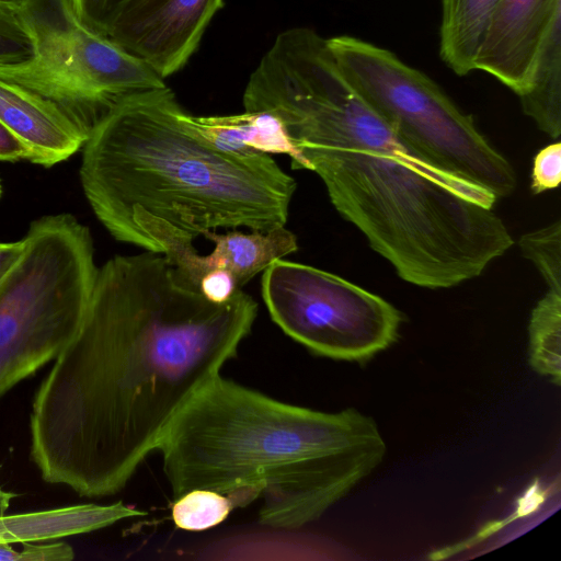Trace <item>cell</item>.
<instances>
[{
    "instance_id": "cell-18",
    "label": "cell",
    "mask_w": 561,
    "mask_h": 561,
    "mask_svg": "<svg viewBox=\"0 0 561 561\" xmlns=\"http://www.w3.org/2000/svg\"><path fill=\"white\" fill-rule=\"evenodd\" d=\"M233 508L227 495L213 490L194 489L174 499L171 515L178 528L202 531L221 524Z\"/></svg>"
},
{
    "instance_id": "cell-23",
    "label": "cell",
    "mask_w": 561,
    "mask_h": 561,
    "mask_svg": "<svg viewBox=\"0 0 561 561\" xmlns=\"http://www.w3.org/2000/svg\"><path fill=\"white\" fill-rule=\"evenodd\" d=\"M197 288L206 299L215 304L228 301L241 289L229 271L219 268L206 272L198 280Z\"/></svg>"
},
{
    "instance_id": "cell-27",
    "label": "cell",
    "mask_w": 561,
    "mask_h": 561,
    "mask_svg": "<svg viewBox=\"0 0 561 561\" xmlns=\"http://www.w3.org/2000/svg\"><path fill=\"white\" fill-rule=\"evenodd\" d=\"M2 192H3V187H2V182H1V179H0V198L2 196Z\"/></svg>"
},
{
    "instance_id": "cell-8",
    "label": "cell",
    "mask_w": 561,
    "mask_h": 561,
    "mask_svg": "<svg viewBox=\"0 0 561 561\" xmlns=\"http://www.w3.org/2000/svg\"><path fill=\"white\" fill-rule=\"evenodd\" d=\"M272 320L311 353L367 362L399 336L401 312L383 298L317 267L275 260L261 279Z\"/></svg>"
},
{
    "instance_id": "cell-1",
    "label": "cell",
    "mask_w": 561,
    "mask_h": 561,
    "mask_svg": "<svg viewBox=\"0 0 561 561\" xmlns=\"http://www.w3.org/2000/svg\"><path fill=\"white\" fill-rule=\"evenodd\" d=\"M257 308L241 289L209 301L161 253L108 259L32 402L42 479L85 497L121 492L174 415L237 356Z\"/></svg>"
},
{
    "instance_id": "cell-20",
    "label": "cell",
    "mask_w": 561,
    "mask_h": 561,
    "mask_svg": "<svg viewBox=\"0 0 561 561\" xmlns=\"http://www.w3.org/2000/svg\"><path fill=\"white\" fill-rule=\"evenodd\" d=\"M33 55V39L16 1L0 0V66L25 62Z\"/></svg>"
},
{
    "instance_id": "cell-21",
    "label": "cell",
    "mask_w": 561,
    "mask_h": 561,
    "mask_svg": "<svg viewBox=\"0 0 561 561\" xmlns=\"http://www.w3.org/2000/svg\"><path fill=\"white\" fill-rule=\"evenodd\" d=\"M561 181V144L541 149L534 159L530 188L534 194L554 190Z\"/></svg>"
},
{
    "instance_id": "cell-10",
    "label": "cell",
    "mask_w": 561,
    "mask_h": 561,
    "mask_svg": "<svg viewBox=\"0 0 561 561\" xmlns=\"http://www.w3.org/2000/svg\"><path fill=\"white\" fill-rule=\"evenodd\" d=\"M560 22L561 0H500L476 70L493 76L520 96L529 88L539 50Z\"/></svg>"
},
{
    "instance_id": "cell-4",
    "label": "cell",
    "mask_w": 561,
    "mask_h": 561,
    "mask_svg": "<svg viewBox=\"0 0 561 561\" xmlns=\"http://www.w3.org/2000/svg\"><path fill=\"white\" fill-rule=\"evenodd\" d=\"M183 111L167 87L124 102L90 133L80 182L108 233L150 251L159 234L193 242L286 226L295 179L270 154L216 149L184 126Z\"/></svg>"
},
{
    "instance_id": "cell-11",
    "label": "cell",
    "mask_w": 561,
    "mask_h": 561,
    "mask_svg": "<svg viewBox=\"0 0 561 561\" xmlns=\"http://www.w3.org/2000/svg\"><path fill=\"white\" fill-rule=\"evenodd\" d=\"M204 237L215 243L207 254H201L192 241L164 234L152 239L151 252L163 254L195 287L206 272L219 268L229 271L242 288L272 262L298 249L296 234L285 226L266 232L210 231Z\"/></svg>"
},
{
    "instance_id": "cell-6",
    "label": "cell",
    "mask_w": 561,
    "mask_h": 561,
    "mask_svg": "<svg viewBox=\"0 0 561 561\" xmlns=\"http://www.w3.org/2000/svg\"><path fill=\"white\" fill-rule=\"evenodd\" d=\"M328 43L351 84L417 157L496 199L514 191L511 163L431 78L360 38L341 35Z\"/></svg>"
},
{
    "instance_id": "cell-16",
    "label": "cell",
    "mask_w": 561,
    "mask_h": 561,
    "mask_svg": "<svg viewBox=\"0 0 561 561\" xmlns=\"http://www.w3.org/2000/svg\"><path fill=\"white\" fill-rule=\"evenodd\" d=\"M523 112L552 138L561 134V22L539 50L528 90L519 96Z\"/></svg>"
},
{
    "instance_id": "cell-5",
    "label": "cell",
    "mask_w": 561,
    "mask_h": 561,
    "mask_svg": "<svg viewBox=\"0 0 561 561\" xmlns=\"http://www.w3.org/2000/svg\"><path fill=\"white\" fill-rule=\"evenodd\" d=\"M0 282V397L54 360L78 331L99 267L89 227L73 215L28 226Z\"/></svg>"
},
{
    "instance_id": "cell-26",
    "label": "cell",
    "mask_w": 561,
    "mask_h": 561,
    "mask_svg": "<svg viewBox=\"0 0 561 561\" xmlns=\"http://www.w3.org/2000/svg\"><path fill=\"white\" fill-rule=\"evenodd\" d=\"M16 496V494L11 491L5 490L0 485V516L7 514L12 500Z\"/></svg>"
},
{
    "instance_id": "cell-17",
    "label": "cell",
    "mask_w": 561,
    "mask_h": 561,
    "mask_svg": "<svg viewBox=\"0 0 561 561\" xmlns=\"http://www.w3.org/2000/svg\"><path fill=\"white\" fill-rule=\"evenodd\" d=\"M529 363L539 375L561 385V294L548 290L531 311Z\"/></svg>"
},
{
    "instance_id": "cell-2",
    "label": "cell",
    "mask_w": 561,
    "mask_h": 561,
    "mask_svg": "<svg viewBox=\"0 0 561 561\" xmlns=\"http://www.w3.org/2000/svg\"><path fill=\"white\" fill-rule=\"evenodd\" d=\"M243 106L284 123L335 209L403 280L451 287L513 245L492 209L495 196L410 150L314 30L278 34L250 76Z\"/></svg>"
},
{
    "instance_id": "cell-13",
    "label": "cell",
    "mask_w": 561,
    "mask_h": 561,
    "mask_svg": "<svg viewBox=\"0 0 561 561\" xmlns=\"http://www.w3.org/2000/svg\"><path fill=\"white\" fill-rule=\"evenodd\" d=\"M181 119L191 133L218 150L238 156L286 154L291 169L310 171L284 123L272 113L244 111L234 115L194 116L183 111Z\"/></svg>"
},
{
    "instance_id": "cell-12",
    "label": "cell",
    "mask_w": 561,
    "mask_h": 561,
    "mask_svg": "<svg viewBox=\"0 0 561 561\" xmlns=\"http://www.w3.org/2000/svg\"><path fill=\"white\" fill-rule=\"evenodd\" d=\"M0 123L25 146L27 161L44 168L66 161L82 149L88 139L53 102L2 78Z\"/></svg>"
},
{
    "instance_id": "cell-25",
    "label": "cell",
    "mask_w": 561,
    "mask_h": 561,
    "mask_svg": "<svg viewBox=\"0 0 561 561\" xmlns=\"http://www.w3.org/2000/svg\"><path fill=\"white\" fill-rule=\"evenodd\" d=\"M23 238L16 241H0V282L21 256Z\"/></svg>"
},
{
    "instance_id": "cell-9",
    "label": "cell",
    "mask_w": 561,
    "mask_h": 561,
    "mask_svg": "<svg viewBox=\"0 0 561 561\" xmlns=\"http://www.w3.org/2000/svg\"><path fill=\"white\" fill-rule=\"evenodd\" d=\"M222 4L224 0H127L105 36L165 79L188 61Z\"/></svg>"
},
{
    "instance_id": "cell-3",
    "label": "cell",
    "mask_w": 561,
    "mask_h": 561,
    "mask_svg": "<svg viewBox=\"0 0 561 561\" xmlns=\"http://www.w3.org/2000/svg\"><path fill=\"white\" fill-rule=\"evenodd\" d=\"M173 500L207 489L233 506L262 499L259 519L297 529L319 519L383 460L376 421L271 398L220 374L174 415L157 446Z\"/></svg>"
},
{
    "instance_id": "cell-24",
    "label": "cell",
    "mask_w": 561,
    "mask_h": 561,
    "mask_svg": "<svg viewBox=\"0 0 561 561\" xmlns=\"http://www.w3.org/2000/svg\"><path fill=\"white\" fill-rule=\"evenodd\" d=\"M28 160L25 146L0 123V162H19Z\"/></svg>"
},
{
    "instance_id": "cell-7",
    "label": "cell",
    "mask_w": 561,
    "mask_h": 561,
    "mask_svg": "<svg viewBox=\"0 0 561 561\" xmlns=\"http://www.w3.org/2000/svg\"><path fill=\"white\" fill-rule=\"evenodd\" d=\"M34 55L0 78L58 106L89 137L124 102L168 85L147 62L85 26L70 0H15Z\"/></svg>"
},
{
    "instance_id": "cell-22",
    "label": "cell",
    "mask_w": 561,
    "mask_h": 561,
    "mask_svg": "<svg viewBox=\"0 0 561 561\" xmlns=\"http://www.w3.org/2000/svg\"><path fill=\"white\" fill-rule=\"evenodd\" d=\"M127 0H70L80 21L91 30L105 35Z\"/></svg>"
},
{
    "instance_id": "cell-19",
    "label": "cell",
    "mask_w": 561,
    "mask_h": 561,
    "mask_svg": "<svg viewBox=\"0 0 561 561\" xmlns=\"http://www.w3.org/2000/svg\"><path fill=\"white\" fill-rule=\"evenodd\" d=\"M518 245L546 280L549 290L561 294V224L556 221L541 229L525 233Z\"/></svg>"
},
{
    "instance_id": "cell-15",
    "label": "cell",
    "mask_w": 561,
    "mask_h": 561,
    "mask_svg": "<svg viewBox=\"0 0 561 561\" xmlns=\"http://www.w3.org/2000/svg\"><path fill=\"white\" fill-rule=\"evenodd\" d=\"M500 0H442L439 56L458 76L476 71L477 57Z\"/></svg>"
},
{
    "instance_id": "cell-14",
    "label": "cell",
    "mask_w": 561,
    "mask_h": 561,
    "mask_svg": "<svg viewBox=\"0 0 561 561\" xmlns=\"http://www.w3.org/2000/svg\"><path fill=\"white\" fill-rule=\"evenodd\" d=\"M147 513L123 502L85 503L0 516V543L41 542L106 528Z\"/></svg>"
}]
</instances>
